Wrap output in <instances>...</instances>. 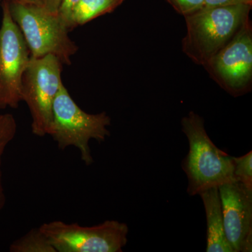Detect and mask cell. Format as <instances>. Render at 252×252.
Instances as JSON below:
<instances>
[{
  "label": "cell",
  "mask_w": 252,
  "mask_h": 252,
  "mask_svg": "<svg viewBox=\"0 0 252 252\" xmlns=\"http://www.w3.org/2000/svg\"><path fill=\"white\" fill-rule=\"evenodd\" d=\"M209 75L225 92L237 97L252 85V23L247 18L234 36L205 65Z\"/></svg>",
  "instance_id": "52a82bcc"
},
{
  "label": "cell",
  "mask_w": 252,
  "mask_h": 252,
  "mask_svg": "<svg viewBox=\"0 0 252 252\" xmlns=\"http://www.w3.org/2000/svg\"><path fill=\"white\" fill-rule=\"evenodd\" d=\"M63 63L54 55L31 58L22 81V101L32 117V132L43 137L49 135L52 122L53 104L63 84Z\"/></svg>",
  "instance_id": "5b68a950"
},
{
  "label": "cell",
  "mask_w": 252,
  "mask_h": 252,
  "mask_svg": "<svg viewBox=\"0 0 252 252\" xmlns=\"http://www.w3.org/2000/svg\"><path fill=\"white\" fill-rule=\"evenodd\" d=\"M61 0H45L44 6L46 9L53 13H58Z\"/></svg>",
  "instance_id": "ac0fdd59"
},
{
  "label": "cell",
  "mask_w": 252,
  "mask_h": 252,
  "mask_svg": "<svg viewBox=\"0 0 252 252\" xmlns=\"http://www.w3.org/2000/svg\"><path fill=\"white\" fill-rule=\"evenodd\" d=\"M17 131V124L11 114L0 115V213L6 204L4 183H3L2 162L8 146L14 140Z\"/></svg>",
  "instance_id": "4fadbf2b"
},
{
  "label": "cell",
  "mask_w": 252,
  "mask_h": 252,
  "mask_svg": "<svg viewBox=\"0 0 252 252\" xmlns=\"http://www.w3.org/2000/svg\"><path fill=\"white\" fill-rule=\"evenodd\" d=\"M252 8L248 4L204 6L186 16L187 33L182 41L184 54L203 67L250 17Z\"/></svg>",
  "instance_id": "7a4b0ae2"
},
{
  "label": "cell",
  "mask_w": 252,
  "mask_h": 252,
  "mask_svg": "<svg viewBox=\"0 0 252 252\" xmlns=\"http://www.w3.org/2000/svg\"><path fill=\"white\" fill-rule=\"evenodd\" d=\"M80 0H61L58 13L67 26L68 20L72 9ZM68 27V26H67Z\"/></svg>",
  "instance_id": "2e32d148"
},
{
  "label": "cell",
  "mask_w": 252,
  "mask_h": 252,
  "mask_svg": "<svg viewBox=\"0 0 252 252\" xmlns=\"http://www.w3.org/2000/svg\"><path fill=\"white\" fill-rule=\"evenodd\" d=\"M39 228L56 252H122L129 232L126 223L115 220L93 226L54 220Z\"/></svg>",
  "instance_id": "8992f818"
},
{
  "label": "cell",
  "mask_w": 252,
  "mask_h": 252,
  "mask_svg": "<svg viewBox=\"0 0 252 252\" xmlns=\"http://www.w3.org/2000/svg\"><path fill=\"white\" fill-rule=\"evenodd\" d=\"M181 124L189 144L188 154L182 162L188 180L189 195L194 196L236 181L233 157L214 144L205 130L203 118L192 111L182 118Z\"/></svg>",
  "instance_id": "6da1fadb"
},
{
  "label": "cell",
  "mask_w": 252,
  "mask_h": 252,
  "mask_svg": "<svg viewBox=\"0 0 252 252\" xmlns=\"http://www.w3.org/2000/svg\"><path fill=\"white\" fill-rule=\"evenodd\" d=\"M0 28V109H17L22 102L23 74L31 53L21 30L13 20L7 0H3Z\"/></svg>",
  "instance_id": "ba28073f"
},
{
  "label": "cell",
  "mask_w": 252,
  "mask_h": 252,
  "mask_svg": "<svg viewBox=\"0 0 252 252\" xmlns=\"http://www.w3.org/2000/svg\"><path fill=\"white\" fill-rule=\"evenodd\" d=\"M238 4H248L252 6V0H205V6L208 7Z\"/></svg>",
  "instance_id": "e0dca14e"
},
{
  "label": "cell",
  "mask_w": 252,
  "mask_h": 252,
  "mask_svg": "<svg viewBox=\"0 0 252 252\" xmlns=\"http://www.w3.org/2000/svg\"><path fill=\"white\" fill-rule=\"evenodd\" d=\"M124 0H80L74 6L68 20L69 31L90 22L94 18L109 14Z\"/></svg>",
  "instance_id": "8fae6325"
},
{
  "label": "cell",
  "mask_w": 252,
  "mask_h": 252,
  "mask_svg": "<svg viewBox=\"0 0 252 252\" xmlns=\"http://www.w3.org/2000/svg\"><path fill=\"white\" fill-rule=\"evenodd\" d=\"M9 3L11 16L22 32L31 58L54 55L63 64H71V58L79 48L69 38V28L59 13L51 12L45 6Z\"/></svg>",
  "instance_id": "277c9868"
},
{
  "label": "cell",
  "mask_w": 252,
  "mask_h": 252,
  "mask_svg": "<svg viewBox=\"0 0 252 252\" xmlns=\"http://www.w3.org/2000/svg\"><path fill=\"white\" fill-rule=\"evenodd\" d=\"M178 14L184 17L205 6V0H166Z\"/></svg>",
  "instance_id": "9a60e30c"
},
{
  "label": "cell",
  "mask_w": 252,
  "mask_h": 252,
  "mask_svg": "<svg viewBox=\"0 0 252 252\" xmlns=\"http://www.w3.org/2000/svg\"><path fill=\"white\" fill-rule=\"evenodd\" d=\"M1 1H3V0H0V3H1Z\"/></svg>",
  "instance_id": "ffe728a7"
},
{
  "label": "cell",
  "mask_w": 252,
  "mask_h": 252,
  "mask_svg": "<svg viewBox=\"0 0 252 252\" xmlns=\"http://www.w3.org/2000/svg\"><path fill=\"white\" fill-rule=\"evenodd\" d=\"M13 2L28 5H36V6H44L45 0H7Z\"/></svg>",
  "instance_id": "d6986e66"
},
{
  "label": "cell",
  "mask_w": 252,
  "mask_h": 252,
  "mask_svg": "<svg viewBox=\"0 0 252 252\" xmlns=\"http://www.w3.org/2000/svg\"><path fill=\"white\" fill-rule=\"evenodd\" d=\"M11 252H56L49 239L39 227L31 230L16 239L10 245Z\"/></svg>",
  "instance_id": "7c38bea8"
},
{
  "label": "cell",
  "mask_w": 252,
  "mask_h": 252,
  "mask_svg": "<svg viewBox=\"0 0 252 252\" xmlns=\"http://www.w3.org/2000/svg\"><path fill=\"white\" fill-rule=\"evenodd\" d=\"M218 189L227 240L235 252H251L252 190L238 181Z\"/></svg>",
  "instance_id": "9c48e42d"
},
{
  "label": "cell",
  "mask_w": 252,
  "mask_h": 252,
  "mask_svg": "<svg viewBox=\"0 0 252 252\" xmlns=\"http://www.w3.org/2000/svg\"><path fill=\"white\" fill-rule=\"evenodd\" d=\"M203 200L207 220V252H235L227 240L218 187L198 194Z\"/></svg>",
  "instance_id": "30bf717a"
},
{
  "label": "cell",
  "mask_w": 252,
  "mask_h": 252,
  "mask_svg": "<svg viewBox=\"0 0 252 252\" xmlns=\"http://www.w3.org/2000/svg\"><path fill=\"white\" fill-rule=\"evenodd\" d=\"M234 176L236 181L252 190V152L240 157H233Z\"/></svg>",
  "instance_id": "5bb4252c"
},
{
  "label": "cell",
  "mask_w": 252,
  "mask_h": 252,
  "mask_svg": "<svg viewBox=\"0 0 252 252\" xmlns=\"http://www.w3.org/2000/svg\"><path fill=\"white\" fill-rule=\"evenodd\" d=\"M111 118L105 112L92 114L84 112L74 102L64 86L61 85L53 104L52 122L49 135L61 150L76 147L86 165L94 163L89 142L101 143L110 136L107 127Z\"/></svg>",
  "instance_id": "3957f363"
}]
</instances>
